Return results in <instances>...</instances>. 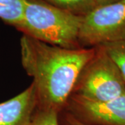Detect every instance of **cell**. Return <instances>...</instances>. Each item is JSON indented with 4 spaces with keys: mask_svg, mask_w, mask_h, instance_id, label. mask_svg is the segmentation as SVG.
Listing matches in <instances>:
<instances>
[{
    "mask_svg": "<svg viewBox=\"0 0 125 125\" xmlns=\"http://www.w3.org/2000/svg\"><path fill=\"white\" fill-rule=\"evenodd\" d=\"M94 52L95 47L65 49L23 35L21 61L33 78L38 106L58 113L64 110L80 72Z\"/></svg>",
    "mask_w": 125,
    "mask_h": 125,
    "instance_id": "obj_1",
    "label": "cell"
},
{
    "mask_svg": "<svg viewBox=\"0 0 125 125\" xmlns=\"http://www.w3.org/2000/svg\"><path fill=\"white\" fill-rule=\"evenodd\" d=\"M83 17L72 14L44 0H27L16 29L34 39L65 49L81 48L79 35Z\"/></svg>",
    "mask_w": 125,
    "mask_h": 125,
    "instance_id": "obj_2",
    "label": "cell"
},
{
    "mask_svg": "<svg viewBox=\"0 0 125 125\" xmlns=\"http://www.w3.org/2000/svg\"><path fill=\"white\" fill-rule=\"evenodd\" d=\"M125 93V82L118 67L102 46L82 69L72 94L94 102H107ZM71 94V95H72Z\"/></svg>",
    "mask_w": 125,
    "mask_h": 125,
    "instance_id": "obj_3",
    "label": "cell"
},
{
    "mask_svg": "<svg viewBox=\"0 0 125 125\" xmlns=\"http://www.w3.org/2000/svg\"><path fill=\"white\" fill-rule=\"evenodd\" d=\"M125 40V0L97 6L83 17L79 42L81 48Z\"/></svg>",
    "mask_w": 125,
    "mask_h": 125,
    "instance_id": "obj_4",
    "label": "cell"
},
{
    "mask_svg": "<svg viewBox=\"0 0 125 125\" xmlns=\"http://www.w3.org/2000/svg\"><path fill=\"white\" fill-rule=\"evenodd\" d=\"M64 110L85 125H125V93L103 102L72 94Z\"/></svg>",
    "mask_w": 125,
    "mask_h": 125,
    "instance_id": "obj_5",
    "label": "cell"
},
{
    "mask_svg": "<svg viewBox=\"0 0 125 125\" xmlns=\"http://www.w3.org/2000/svg\"><path fill=\"white\" fill-rule=\"evenodd\" d=\"M37 107L36 90L31 83L15 97L0 103V125H30Z\"/></svg>",
    "mask_w": 125,
    "mask_h": 125,
    "instance_id": "obj_6",
    "label": "cell"
},
{
    "mask_svg": "<svg viewBox=\"0 0 125 125\" xmlns=\"http://www.w3.org/2000/svg\"><path fill=\"white\" fill-rule=\"evenodd\" d=\"M27 0H0V19L15 28L22 20Z\"/></svg>",
    "mask_w": 125,
    "mask_h": 125,
    "instance_id": "obj_7",
    "label": "cell"
},
{
    "mask_svg": "<svg viewBox=\"0 0 125 125\" xmlns=\"http://www.w3.org/2000/svg\"><path fill=\"white\" fill-rule=\"evenodd\" d=\"M58 9L84 17L97 6L94 0H44Z\"/></svg>",
    "mask_w": 125,
    "mask_h": 125,
    "instance_id": "obj_8",
    "label": "cell"
},
{
    "mask_svg": "<svg viewBox=\"0 0 125 125\" xmlns=\"http://www.w3.org/2000/svg\"><path fill=\"white\" fill-rule=\"evenodd\" d=\"M115 62L125 82V40L101 45Z\"/></svg>",
    "mask_w": 125,
    "mask_h": 125,
    "instance_id": "obj_9",
    "label": "cell"
},
{
    "mask_svg": "<svg viewBox=\"0 0 125 125\" xmlns=\"http://www.w3.org/2000/svg\"><path fill=\"white\" fill-rule=\"evenodd\" d=\"M59 113L56 110L38 107L31 118L30 125H60Z\"/></svg>",
    "mask_w": 125,
    "mask_h": 125,
    "instance_id": "obj_10",
    "label": "cell"
},
{
    "mask_svg": "<svg viewBox=\"0 0 125 125\" xmlns=\"http://www.w3.org/2000/svg\"><path fill=\"white\" fill-rule=\"evenodd\" d=\"M59 113L61 114V122L59 120L60 125H85L80 122L79 121L77 120L71 114H70L68 112L65 110H62V111L60 112Z\"/></svg>",
    "mask_w": 125,
    "mask_h": 125,
    "instance_id": "obj_11",
    "label": "cell"
},
{
    "mask_svg": "<svg viewBox=\"0 0 125 125\" xmlns=\"http://www.w3.org/2000/svg\"><path fill=\"white\" fill-rule=\"evenodd\" d=\"M94 1H95L97 6H101L112 4V3L116 2V1H120V0H94Z\"/></svg>",
    "mask_w": 125,
    "mask_h": 125,
    "instance_id": "obj_12",
    "label": "cell"
}]
</instances>
